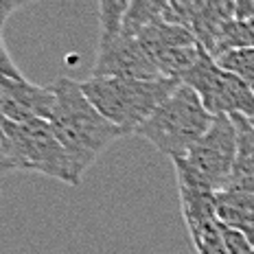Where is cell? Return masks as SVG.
Listing matches in <instances>:
<instances>
[{"mask_svg":"<svg viewBox=\"0 0 254 254\" xmlns=\"http://www.w3.org/2000/svg\"><path fill=\"white\" fill-rule=\"evenodd\" d=\"M53 90H55V108L49 123L70 158L75 178L81 182V176L97 162V158L114 140L127 134L121 127L110 123L90 103L81 88V81L60 77L53 83Z\"/></svg>","mask_w":254,"mask_h":254,"instance_id":"1","label":"cell"},{"mask_svg":"<svg viewBox=\"0 0 254 254\" xmlns=\"http://www.w3.org/2000/svg\"><path fill=\"white\" fill-rule=\"evenodd\" d=\"M90 103L110 123L136 134L140 125L180 88L176 79H125V77H90L81 81Z\"/></svg>","mask_w":254,"mask_h":254,"instance_id":"2","label":"cell"},{"mask_svg":"<svg viewBox=\"0 0 254 254\" xmlns=\"http://www.w3.org/2000/svg\"><path fill=\"white\" fill-rule=\"evenodd\" d=\"M213 121L215 116L204 108L197 92L180 83V88L140 125L136 134L147 138L173 162L184 158L204 138Z\"/></svg>","mask_w":254,"mask_h":254,"instance_id":"3","label":"cell"},{"mask_svg":"<svg viewBox=\"0 0 254 254\" xmlns=\"http://www.w3.org/2000/svg\"><path fill=\"white\" fill-rule=\"evenodd\" d=\"M237 160V127L230 116H215L204 138L184 158L173 160L176 178H184L199 187L221 193L228 190Z\"/></svg>","mask_w":254,"mask_h":254,"instance_id":"4","label":"cell"},{"mask_svg":"<svg viewBox=\"0 0 254 254\" xmlns=\"http://www.w3.org/2000/svg\"><path fill=\"white\" fill-rule=\"evenodd\" d=\"M7 160L15 169L42 173V176L62 180L70 187L81 184L75 178L70 158L62 147V142L57 140L49 121H31L24 125L13 123L7 147Z\"/></svg>","mask_w":254,"mask_h":254,"instance_id":"5","label":"cell"},{"mask_svg":"<svg viewBox=\"0 0 254 254\" xmlns=\"http://www.w3.org/2000/svg\"><path fill=\"white\" fill-rule=\"evenodd\" d=\"M180 83L193 88L204 108L213 116H246L254 119V92L232 72L219 68L208 53H202L195 66L180 79Z\"/></svg>","mask_w":254,"mask_h":254,"instance_id":"6","label":"cell"},{"mask_svg":"<svg viewBox=\"0 0 254 254\" xmlns=\"http://www.w3.org/2000/svg\"><path fill=\"white\" fill-rule=\"evenodd\" d=\"M182 219L187 224L189 237L197 254H228L221 232V221L217 217V193L178 178Z\"/></svg>","mask_w":254,"mask_h":254,"instance_id":"7","label":"cell"},{"mask_svg":"<svg viewBox=\"0 0 254 254\" xmlns=\"http://www.w3.org/2000/svg\"><path fill=\"white\" fill-rule=\"evenodd\" d=\"M92 77H125L151 81V79H162V72L138 38L119 35L108 44L97 46Z\"/></svg>","mask_w":254,"mask_h":254,"instance_id":"8","label":"cell"},{"mask_svg":"<svg viewBox=\"0 0 254 254\" xmlns=\"http://www.w3.org/2000/svg\"><path fill=\"white\" fill-rule=\"evenodd\" d=\"M55 108L53 86H35L26 79L0 77V110L18 125L31 121H51Z\"/></svg>","mask_w":254,"mask_h":254,"instance_id":"9","label":"cell"},{"mask_svg":"<svg viewBox=\"0 0 254 254\" xmlns=\"http://www.w3.org/2000/svg\"><path fill=\"white\" fill-rule=\"evenodd\" d=\"M237 127V160L232 169L228 190L254 195V121L232 116Z\"/></svg>","mask_w":254,"mask_h":254,"instance_id":"10","label":"cell"},{"mask_svg":"<svg viewBox=\"0 0 254 254\" xmlns=\"http://www.w3.org/2000/svg\"><path fill=\"white\" fill-rule=\"evenodd\" d=\"M217 217L224 226L239 230L254 243V195L239 190L217 193Z\"/></svg>","mask_w":254,"mask_h":254,"instance_id":"11","label":"cell"},{"mask_svg":"<svg viewBox=\"0 0 254 254\" xmlns=\"http://www.w3.org/2000/svg\"><path fill=\"white\" fill-rule=\"evenodd\" d=\"M138 42L145 46V51L149 53L153 60L165 51L199 44V42L195 40L193 31L184 29V26H178V24H169L162 18H158L156 22H151L147 26V29L138 35Z\"/></svg>","mask_w":254,"mask_h":254,"instance_id":"12","label":"cell"},{"mask_svg":"<svg viewBox=\"0 0 254 254\" xmlns=\"http://www.w3.org/2000/svg\"><path fill=\"white\" fill-rule=\"evenodd\" d=\"M129 7V0H99V44H108L123 35V22Z\"/></svg>","mask_w":254,"mask_h":254,"instance_id":"13","label":"cell"},{"mask_svg":"<svg viewBox=\"0 0 254 254\" xmlns=\"http://www.w3.org/2000/svg\"><path fill=\"white\" fill-rule=\"evenodd\" d=\"M165 7H167V2H162V0H131V7L123 22V35H127V38H138L151 22L162 18Z\"/></svg>","mask_w":254,"mask_h":254,"instance_id":"14","label":"cell"},{"mask_svg":"<svg viewBox=\"0 0 254 254\" xmlns=\"http://www.w3.org/2000/svg\"><path fill=\"white\" fill-rule=\"evenodd\" d=\"M215 62L219 64V68H224L226 72H232V75L239 77L243 83H248L254 92V49L228 51L221 57H217Z\"/></svg>","mask_w":254,"mask_h":254,"instance_id":"15","label":"cell"},{"mask_svg":"<svg viewBox=\"0 0 254 254\" xmlns=\"http://www.w3.org/2000/svg\"><path fill=\"white\" fill-rule=\"evenodd\" d=\"M221 232H224V243L228 254H254V243L243 232L232 230L224 224H221Z\"/></svg>","mask_w":254,"mask_h":254,"instance_id":"16","label":"cell"},{"mask_svg":"<svg viewBox=\"0 0 254 254\" xmlns=\"http://www.w3.org/2000/svg\"><path fill=\"white\" fill-rule=\"evenodd\" d=\"M0 77H7V79H24L20 68L13 64L11 55H9L7 46H4L2 40V31H0Z\"/></svg>","mask_w":254,"mask_h":254,"instance_id":"17","label":"cell"},{"mask_svg":"<svg viewBox=\"0 0 254 254\" xmlns=\"http://www.w3.org/2000/svg\"><path fill=\"white\" fill-rule=\"evenodd\" d=\"M26 4H29V0H0V31H2L9 15L24 9Z\"/></svg>","mask_w":254,"mask_h":254,"instance_id":"18","label":"cell"},{"mask_svg":"<svg viewBox=\"0 0 254 254\" xmlns=\"http://www.w3.org/2000/svg\"><path fill=\"white\" fill-rule=\"evenodd\" d=\"M235 20H254V0H237Z\"/></svg>","mask_w":254,"mask_h":254,"instance_id":"19","label":"cell"},{"mask_svg":"<svg viewBox=\"0 0 254 254\" xmlns=\"http://www.w3.org/2000/svg\"><path fill=\"white\" fill-rule=\"evenodd\" d=\"M13 165L7 160V158H0V173H7V171H13Z\"/></svg>","mask_w":254,"mask_h":254,"instance_id":"20","label":"cell"},{"mask_svg":"<svg viewBox=\"0 0 254 254\" xmlns=\"http://www.w3.org/2000/svg\"><path fill=\"white\" fill-rule=\"evenodd\" d=\"M0 158H4V151H2V145H0Z\"/></svg>","mask_w":254,"mask_h":254,"instance_id":"21","label":"cell"},{"mask_svg":"<svg viewBox=\"0 0 254 254\" xmlns=\"http://www.w3.org/2000/svg\"><path fill=\"white\" fill-rule=\"evenodd\" d=\"M252 121H254V119H252Z\"/></svg>","mask_w":254,"mask_h":254,"instance_id":"22","label":"cell"}]
</instances>
